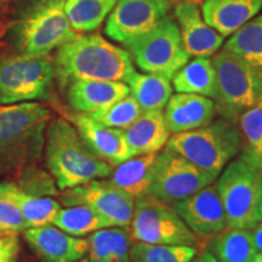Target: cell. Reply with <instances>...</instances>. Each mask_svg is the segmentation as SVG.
I'll return each mask as SVG.
<instances>
[{"mask_svg":"<svg viewBox=\"0 0 262 262\" xmlns=\"http://www.w3.org/2000/svg\"><path fill=\"white\" fill-rule=\"evenodd\" d=\"M55 78L62 86L74 80H111L127 83L135 64L125 49L98 34H78L57 49Z\"/></svg>","mask_w":262,"mask_h":262,"instance_id":"cell-1","label":"cell"},{"mask_svg":"<svg viewBox=\"0 0 262 262\" xmlns=\"http://www.w3.org/2000/svg\"><path fill=\"white\" fill-rule=\"evenodd\" d=\"M50 116V110L35 101L0 104V176H18L37 166Z\"/></svg>","mask_w":262,"mask_h":262,"instance_id":"cell-2","label":"cell"},{"mask_svg":"<svg viewBox=\"0 0 262 262\" xmlns=\"http://www.w3.org/2000/svg\"><path fill=\"white\" fill-rule=\"evenodd\" d=\"M64 5L66 0H18L5 32L16 52L48 56L77 37Z\"/></svg>","mask_w":262,"mask_h":262,"instance_id":"cell-3","label":"cell"},{"mask_svg":"<svg viewBox=\"0 0 262 262\" xmlns=\"http://www.w3.org/2000/svg\"><path fill=\"white\" fill-rule=\"evenodd\" d=\"M44 149L48 170L61 191L106 179L113 170L86 146L75 126L64 118L49 122Z\"/></svg>","mask_w":262,"mask_h":262,"instance_id":"cell-4","label":"cell"},{"mask_svg":"<svg viewBox=\"0 0 262 262\" xmlns=\"http://www.w3.org/2000/svg\"><path fill=\"white\" fill-rule=\"evenodd\" d=\"M166 147L215 178L242 149L237 122L220 118L198 129L172 134Z\"/></svg>","mask_w":262,"mask_h":262,"instance_id":"cell-5","label":"cell"},{"mask_svg":"<svg viewBox=\"0 0 262 262\" xmlns=\"http://www.w3.org/2000/svg\"><path fill=\"white\" fill-rule=\"evenodd\" d=\"M216 74V114L237 122L262 100V73L225 49L211 58Z\"/></svg>","mask_w":262,"mask_h":262,"instance_id":"cell-6","label":"cell"},{"mask_svg":"<svg viewBox=\"0 0 262 262\" xmlns=\"http://www.w3.org/2000/svg\"><path fill=\"white\" fill-rule=\"evenodd\" d=\"M262 170L238 157L217 176L216 189L224 205L228 228L251 229L257 224L256 210Z\"/></svg>","mask_w":262,"mask_h":262,"instance_id":"cell-7","label":"cell"},{"mask_svg":"<svg viewBox=\"0 0 262 262\" xmlns=\"http://www.w3.org/2000/svg\"><path fill=\"white\" fill-rule=\"evenodd\" d=\"M123 47L143 73L160 74L169 79L191 58L183 47L178 24L169 16Z\"/></svg>","mask_w":262,"mask_h":262,"instance_id":"cell-8","label":"cell"},{"mask_svg":"<svg viewBox=\"0 0 262 262\" xmlns=\"http://www.w3.org/2000/svg\"><path fill=\"white\" fill-rule=\"evenodd\" d=\"M54 79V62L48 56L0 55V104L47 100Z\"/></svg>","mask_w":262,"mask_h":262,"instance_id":"cell-9","label":"cell"},{"mask_svg":"<svg viewBox=\"0 0 262 262\" xmlns=\"http://www.w3.org/2000/svg\"><path fill=\"white\" fill-rule=\"evenodd\" d=\"M133 242L198 248L201 239L183 222L172 204L147 194L135 199L129 226Z\"/></svg>","mask_w":262,"mask_h":262,"instance_id":"cell-10","label":"cell"},{"mask_svg":"<svg viewBox=\"0 0 262 262\" xmlns=\"http://www.w3.org/2000/svg\"><path fill=\"white\" fill-rule=\"evenodd\" d=\"M215 180L210 172L165 147L157 156L155 178L148 194L173 204L211 185Z\"/></svg>","mask_w":262,"mask_h":262,"instance_id":"cell-11","label":"cell"},{"mask_svg":"<svg viewBox=\"0 0 262 262\" xmlns=\"http://www.w3.org/2000/svg\"><path fill=\"white\" fill-rule=\"evenodd\" d=\"M66 206L88 205L102 215L112 227L129 228L135 199L117 187L110 180L98 179L62 192Z\"/></svg>","mask_w":262,"mask_h":262,"instance_id":"cell-12","label":"cell"},{"mask_svg":"<svg viewBox=\"0 0 262 262\" xmlns=\"http://www.w3.org/2000/svg\"><path fill=\"white\" fill-rule=\"evenodd\" d=\"M170 11V0H117L104 33L124 45L155 28Z\"/></svg>","mask_w":262,"mask_h":262,"instance_id":"cell-13","label":"cell"},{"mask_svg":"<svg viewBox=\"0 0 262 262\" xmlns=\"http://www.w3.org/2000/svg\"><path fill=\"white\" fill-rule=\"evenodd\" d=\"M187 227L199 238L211 237L227 227L226 214L215 185L172 204Z\"/></svg>","mask_w":262,"mask_h":262,"instance_id":"cell-14","label":"cell"},{"mask_svg":"<svg viewBox=\"0 0 262 262\" xmlns=\"http://www.w3.org/2000/svg\"><path fill=\"white\" fill-rule=\"evenodd\" d=\"M173 17L186 51L191 57H211L220 50L225 38L203 18L194 0H181L173 8Z\"/></svg>","mask_w":262,"mask_h":262,"instance_id":"cell-15","label":"cell"},{"mask_svg":"<svg viewBox=\"0 0 262 262\" xmlns=\"http://www.w3.org/2000/svg\"><path fill=\"white\" fill-rule=\"evenodd\" d=\"M67 118L78 130L86 146L98 158L113 168L134 157L126 143L124 130L103 125L90 114L75 112Z\"/></svg>","mask_w":262,"mask_h":262,"instance_id":"cell-16","label":"cell"},{"mask_svg":"<svg viewBox=\"0 0 262 262\" xmlns=\"http://www.w3.org/2000/svg\"><path fill=\"white\" fill-rule=\"evenodd\" d=\"M24 237L39 262H74L88 254L86 239L66 233L56 226L27 228Z\"/></svg>","mask_w":262,"mask_h":262,"instance_id":"cell-17","label":"cell"},{"mask_svg":"<svg viewBox=\"0 0 262 262\" xmlns=\"http://www.w3.org/2000/svg\"><path fill=\"white\" fill-rule=\"evenodd\" d=\"M66 88L72 110L85 114L102 112L130 94L129 86L123 81L74 80Z\"/></svg>","mask_w":262,"mask_h":262,"instance_id":"cell-18","label":"cell"},{"mask_svg":"<svg viewBox=\"0 0 262 262\" xmlns=\"http://www.w3.org/2000/svg\"><path fill=\"white\" fill-rule=\"evenodd\" d=\"M164 110V118L170 134L185 133L208 125L216 114L214 100L195 94L171 95Z\"/></svg>","mask_w":262,"mask_h":262,"instance_id":"cell-19","label":"cell"},{"mask_svg":"<svg viewBox=\"0 0 262 262\" xmlns=\"http://www.w3.org/2000/svg\"><path fill=\"white\" fill-rule=\"evenodd\" d=\"M262 9V0H204L203 18L224 38L253 19Z\"/></svg>","mask_w":262,"mask_h":262,"instance_id":"cell-20","label":"cell"},{"mask_svg":"<svg viewBox=\"0 0 262 262\" xmlns=\"http://www.w3.org/2000/svg\"><path fill=\"white\" fill-rule=\"evenodd\" d=\"M124 133L134 157L159 153L171 136L163 111L142 112Z\"/></svg>","mask_w":262,"mask_h":262,"instance_id":"cell-21","label":"cell"},{"mask_svg":"<svg viewBox=\"0 0 262 262\" xmlns=\"http://www.w3.org/2000/svg\"><path fill=\"white\" fill-rule=\"evenodd\" d=\"M0 199L15 204L24 215L28 228L51 225L61 204L50 196L26 192L16 181H0Z\"/></svg>","mask_w":262,"mask_h":262,"instance_id":"cell-22","label":"cell"},{"mask_svg":"<svg viewBox=\"0 0 262 262\" xmlns=\"http://www.w3.org/2000/svg\"><path fill=\"white\" fill-rule=\"evenodd\" d=\"M158 153L136 156L118 164L111 172L110 181L123 189L134 199H139L149 193Z\"/></svg>","mask_w":262,"mask_h":262,"instance_id":"cell-23","label":"cell"},{"mask_svg":"<svg viewBox=\"0 0 262 262\" xmlns=\"http://www.w3.org/2000/svg\"><path fill=\"white\" fill-rule=\"evenodd\" d=\"M89 262H130L131 241L129 228L108 227L88 237Z\"/></svg>","mask_w":262,"mask_h":262,"instance_id":"cell-24","label":"cell"},{"mask_svg":"<svg viewBox=\"0 0 262 262\" xmlns=\"http://www.w3.org/2000/svg\"><path fill=\"white\" fill-rule=\"evenodd\" d=\"M172 89L176 93L195 94L216 97V74L210 57H194L189 60L171 78Z\"/></svg>","mask_w":262,"mask_h":262,"instance_id":"cell-25","label":"cell"},{"mask_svg":"<svg viewBox=\"0 0 262 262\" xmlns=\"http://www.w3.org/2000/svg\"><path fill=\"white\" fill-rule=\"evenodd\" d=\"M209 238L208 250L219 262H248L257 254L251 229L226 227Z\"/></svg>","mask_w":262,"mask_h":262,"instance_id":"cell-26","label":"cell"},{"mask_svg":"<svg viewBox=\"0 0 262 262\" xmlns=\"http://www.w3.org/2000/svg\"><path fill=\"white\" fill-rule=\"evenodd\" d=\"M126 84L142 112L163 111L173 91L171 79L160 74L135 72Z\"/></svg>","mask_w":262,"mask_h":262,"instance_id":"cell-27","label":"cell"},{"mask_svg":"<svg viewBox=\"0 0 262 262\" xmlns=\"http://www.w3.org/2000/svg\"><path fill=\"white\" fill-rule=\"evenodd\" d=\"M224 49L262 73V15L255 16L229 35Z\"/></svg>","mask_w":262,"mask_h":262,"instance_id":"cell-28","label":"cell"},{"mask_svg":"<svg viewBox=\"0 0 262 262\" xmlns=\"http://www.w3.org/2000/svg\"><path fill=\"white\" fill-rule=\"evenodd\" d=\"M74 237H85L100 229L112 227L102 215L88 205H71L60 209L52 224Z\"/></svg>","mask_w":262,"mask_h":262,"instance_id":"cell-29","label":"cell"},{"mask_svg":"<svg viewBox=\"0 0 262 262\" xmlns=\"http://www.w3.org/2000/svg\"><path fill=\"white\" fill-rule=\"evenodd\" d=\"M117 0H66L68 21L77 33L94 32L111 14Z\"/></svg>","mask_w":262,"mask_h":262,"instance_id":"cell-30","label":"cell"},{"mask_svg":"<svg viewBox=\"0 0 262 262\" xmlns=\"http://www.w3.org/2000/svg\"><path fill=\"white\" fill-rule=\"evenodd\" d=\"M242 136L239 157L262 170V100L238 117Z\"/></svg>","mask_w":262,"mask_h":262,"instance_id":"cell-31","label":"cell"},{"mask_svg":"<svg viewBox=\"0 0 262 262\" xmlns=\"http://www.w3.org/2000/svg\"><path fill=\"white\" fill-rule=\"evenodd\" d=\"M198 249L183 245H162L133 242L130 245V262H189Z\"/></svg>","mask_w":262,"mask_h":262,"instance_id":"cell-32","label":"cell"},{"mask_svg":"<svg viewBox=\"0 0 262 262\" xmlns=\"http://www.w3.org/2000/svg\"><path fill=\"white\" fill-rule=\"evenodd\" d=\"M141 113H142V110L139 103L129 94L107 110L90 114V116L103 125L125 130L141 116Z\"/></svg>","mask_w":262,"mask_h":262,"instance_id":"cell-33","label":"cell"},{"mask_svg":"<svg viewBox=\"0 0 262 262\" xmlns=\"http://www.w3.org/2000/svg\"><path fill=\"white\" fill-rule=\"evenodd\" d=\"M27 228L24 215L17 206L0 199V234H19Z\"/></svg>","mask_w":262,"mask_h":262,"instance_id":"cell-34","label":"cell"},{"mask_svg":"<svg viewBox=\"0 0 262 262\" xmlns=\"http://www.w3.org/2000/svg\"><path fill=\"white\" fill-rule=\"evenodd\" d=\"M19 241L17 234L0 235V262H17Z\"/></svg>","mask_w":262,"mask_h":262,"instance_id":"cell-35","label":"cell"},{"mask_svg":"<svg viewBox=\"0 0 262 262\" xmlns=\"http://www.w3.org/2000/svg\"><path fill=\"white\" fill-rule=\"evenodd\" d=\"M251 234H253V239L255 247L257 249V253L262 254V221L257 222V224L251 228Z\"/></svg>","mask_w":262,"mask_h":262,"instance_id":"cell-36","label":"cell"},{"mask_svg":"<svg viewBox=\"0 0 262 262\" xmlns=\"http://www.w3.org/2000/svg\"><path fill=\"white\" fill-rule=\"evenodd\" d=\"M189 262H219L211 251H209L208 249H203L201 253H196L194 257L192 258Z\"/></svg>","mask_w":262,"mask_h":262,"instance_id":"cell-37","label":"cell"},{"mask_svg":"<svg viewBox=\"0 0 262 262\" xmlns=\"http://www.w3.org/2000/svg\"><path fill=\"white\" fill-rule=\"evenodd\" d=\"M256 219L257 221H262V182L260 188V195H258V203H257V210H256Z\"/></svg>","mask_w":262,"mask_h":262,"instance_id":"cell-38","label":"cell"},{"mask_svg":"<svg viewBox=\"0 0 262 262\" xmlns=\"http://www.w3.org/2000/svg\"><path fill=\"white\" fill-rule=\"evenodd\" d=\"M4 11H5V0H0V27H2V21H3V16H4Z\"/></svg>","mask_w":262,"mask_h":262,"instance_id":"cell-39","label":"cell"},{"mask_svg":"<svg viewBox=\"0 0 262 262\" xmlns=\"http://www.w3.org/2000/svg\"><path fill=\"white\" fill-rule=\"evenodd\" d=\"M248 262H262V254L257 253L253 258H251L250 261H248Z\"/></svg>","mask_w":262,"mask_h":262,"instance_id":"cell-40","label":"cell"},{"mask_svg":"<svg viewBox=\"0 0 262 262\" xmlns=\"http://www.w3.org/2000/svg\"><path fill=\"white\" fill-rule=\"evenodd\" d=\"M5 32H6V26H2V27H0V40L5 37Z\"/></svg>","mask_w":262,"mask_h":262,"instance_id":"cell-41","label":"cell"},{"mask_svg":"<svg viewBox=\"0 0 262 262\" xmlns=\"http://www.w3.org/2000/svg\"><path fill=\"white\" fill-rule=\"evenodd\" d=\"M74 262H89V260H88V257H83V258H80V260L74 261Z\"/></svg>","mask_w":262,"mask_h":262,"instance_id":"cell-42","label":"cell"},{"mask_svg":"<svg viewBox=\"0 0 262 262\" xmlns=\"http://www.w3.org/2000/svg\"><path fill=\"white\" fill-rule=\"evenodd\" d=\"M178 2H181V0H178Z\"/></svg>","mask_w":262,"mask_h":262,"instance_id":"cell-43","label":"cell"},{"mask_svg":"<svg viewBox=\"0 0 262 262\" xmlns=\"http://www.w3.org/2000/svg\"><path fill=\"white\" fill-rule=\"evenodd\" d=\"M0 235H4V234H0Z\"/></svg>","mask_w":262,"mask_h":262,"instance_id":"cell-44","label":"cell"}]
</instances>
